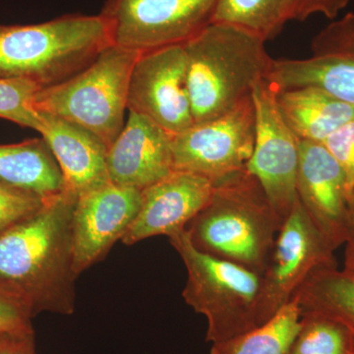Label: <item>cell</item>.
<instances>
[{
    "label": "cell",
    "instance_id": "cell-21",
    "mask_svg": "<svg viewBox=\"0 0 354 354\" xmlns=\"http://www.w3.org/2000/svg\"><path fill=\"white\" fill-rule=\"evenodd\" d=\"M300 312L292 299L269 322L245 333L215 342L209 354H288L299 328Z\"/></svg>",
    "mask_w": 354,
    "mask_h": 354
},
{
    "label": "cell",
    "instance_id": "cell-9",
    "mask_svg": "<svg viewBox=\"0 0 354 354\" xmlns=\"http://www.w3.org/2000/svg\"><path fill=\"white\" fill-rule=\"evenodd\" d=\"M255 133L251 97L232 111L172 136L174 171L193 172L214 183L241 171L252 157Z\"/></svg>",
    "mask_w": 354,
    "mask_h": 354
},
{
    "label": "cell",
    "instance_id": "cell-13",
    "mask_svg": "<svg viewBox=\"0 0 354 354\" xmlns=\"http://www.w3.org/2000/svg\"><path fill=\"white\" fill-rule=\"evenodd\" d=\"M267 80L279 90L320 88L354 104V12L321 30L312 39L309 57L274 59Z\"/></svg>",
    "mask_w": 354,
    "mask_h": 354
},
{
    "label": "cell",
    "instance_id": "cell-6",
    "mask_svg": "<svg viewBox=\"0 0 354 354\" xmlns=\"http://www.w3.org/2000/svg\"><path fill=\"white\" fill-rule=\"evenodd\" d=\"M169 239L187 271L184 300L207 318V342L227 341L260 327V274L201 252L185 230Z\"/></svg>",
    "mask_w": 354,
    "mask_h": 354
},
{
    "label": "cell",
    "instance_id": "cell-7",
    "mask_svg": "<svg viewBox=\"0 0 354 354\" xmlns=\"http://www.w3.org/2000/svg\"><path fill=\"white\" fill-rule=\"evenodd\" d=\"M218 0H106L111 44L144 53L179 46L212 24Z\"/></svg>",
    "mask_w": 354,
    "mask_h": 354
},
{
    "label": "cell",
    "instance_id": "cell-12",
    "mask_svg": "<svg viewBox=\"0 0 354 354\" xmlns=\"http://www.w3.org/2000/svg\"><path fill=\"white\" fill-rule=\"evenodd\" d=\"M298 201L333 251L353 234L346 172L321 142L301 140L297 176Z\"/></svg>",
    "mask_w": 354,
    "mask_h": 354
},
{
    "label": "cell",
    "instance_id": "cell-24",
    "mask_svg": "<svg viewBox=\"0 0 354 354\" xmlns=\"http://www.w3.org/2000/svg\"><path fill=\"white\" fill-rule=\"evenodd\" d=\"M41 88L27 79L0 78V118L36 130L38 114L32 111L31 102Z\"/></svg>",
    "mask_w": 354,
    "mask_h": 354
},
{
    "label": "cell",
    "instance_id": "cell-11",
    "mask_svg": "<svg viewBox=\"0 0 354 354\" xmlns=\"http://www.w3.org/2000/svg\"><path fill=\"white\" fill-rule=\"evenodd\" d=\"M127 109L171 136L194 124L183 44L140 53L130 75Z\"/></svg>",
    "mask_w": 354,
    "mask_h": 354
},
{
    "label": "cell",
    "instance_id": "cell-14",
    "mask_svg": "<svg viewBox=\"0 0 354 354\" xmlns=\"http://www.w3.org/2000/svg\"><path fill=\"white\" fill-rule=\"evenodd\" d=\"M141 191L109 183L78 195L72 216L77 276L101 261L122 239L138 214Z\"/></svg>",
    "mask_w": 354,
    "mask_h": 354
},
{
    "label": "cell",
    "instance_id": "cell-18",
    "mask_svg": "<svg viewBox=\"0 0 354 354\" xmlns=\"http://www.w3.org/2000/svg\"><path fill=\"white\" fill-rule=\"evenodd\" d=\"M277 102L300 141L324 143L354 118V104L311 86L279 90Z\"/></svg>",
    "mask_w": 354,
    "mask_h": 354
},
{
    "label": "cell",
    "instance_id": "cell-20",
    "mask_svg": "<svg viewBox=\"0 0 354 354\" xmlns=\"http://www.w3.org/2000/svg\"><path fill=\"white\" fill-rule=\"evenodd\" d=\"M292 299L301 313L317 312L335 317L354 328V274L337 267L317 270Z\"/></svg>",
    "mask_w": 354,
    "mask_h": 354
},
{
    "label": "cell",
    "instance_id": "cell-28",
    "mask_svg": "<svg viewBox=\"0 0 354 354\" xmlns=\"http://www.w3.org/2000/svg\"><path fill=\"white\" fill-rule=\"evenodd\" d=\"M351 0H290L288 21H304L311 16H325L335 20L339 14L351 3Z\"/></svg>",
    "mask_w": 354,
    "mask_h": 354
},
{
    "label": "cell",
    "instance_id": "cell-29",
    "mask_svg": "<svg viewBox=\"0 0 354 354\" xmlns=\"http://www.w3.org/2000/svg\"><path fill=\"white\" fill-rule=\"evenodd\" d=\"M0 354H37L35 332L0 333Z\"/></svg>",
    "mask_w": 354,
    "mask_h": 354
},
{
    "label": "cell",
    "instance_id": "cell-25",
    "mask_svg": "<svg viewBox=\"0 0 354 354\" xmlns=\"http://www.w3.org/2000/svg\"><path fill=\"white\" fill-rule=\"evenodd\" d=\"M44 200L32 193L0 183V234L32 215Z\"/></svg>",
    "mask_w": 354,
    "mask_h": 354
},
{
    "label": "cell",
    "instance_id": "cell-4",
    "mask_svg": "<svg viewBox=\"0 0 354 354\" xmlns=\"http://www.w3.org/2000/svg\"><path fill=\"white\" fill-rule=\"evenodd\" d=\"M111 44L100 14H67L31 25H0V78L48 88L87 67Z\"/></svg>",
    "mask_w": 354,
    "mask_h": 354
},
{
    "label": "cell",
    "instance_id": "cell-15",
    "mask_svg": "<svg viewBox=\"0 0 354 354\" xmlns=\"http://www.w3.org/2000/svg\"><path fill=\"white\" fill-rule=\"evenodd\" d=\"M213 180L189 171H174L142 190L138 214L121 241L127 245L183 232L213 194Z\"/></svg>",
    "mask_w": 354,
    "mask_h": 354
},
{
    "label": "cell",
    "instance_id": "cell-31",
    "mask_svg": "<svg viewBox=\"0 0 354 354\" xmlns=\"http://www.w3.org/2000/svg\"><path fill=\"white\" fill-rule=\"evenodd\" d=\"M349 211H351V225L354 232V185L349 195Z\"/></svg>",
    "mask_w": 354,
    "mask_h": 354
},
{
    "label": "cell",
    "instance_id": "cell-26",
    "mask_svg": "<svg viewBox=\"0 0 354 354\" xmlns=\"http://www.w3.org/2000/svg\"><path fill=\"white\" fill-rule=\"evenodd\" d=\"M31 307L15 291L0 285V333L34 332Z\"/></svg>",
    "mask_w": 354,
    "mask_h": 354
},
{
    "label": "cell",
    "instance_id": "cell-8",
    "mask_svg": "<svg viewBox=\"0 0 354 354\" xmlns=\"http://www.w3.org/2000/svg\"><path fill=\"white\" fill-rule=\"evenodd\" d=\"M337 267L334 251L314 227L299 201L277 235L261 274L260 325L269 322L314 272Z\"/></svg>",
    "mask_w": 354,
    "mask_h": 354
},
{
    "label": "cell",
    "instance_id": "cell-16",
    "mask_svg": "<svg viewBox=\"0 0 354 354\" xmlns=\"http://www.w3.org/2000/svg\"><path fill=\"white\" fill-rule=\"evenodd\" d=\"M171 135L141 114L129 111L124 127L109 147V180L144 190L174 171Z\"/></svg>",
    "mask_w": 354,
    "mask_h": 354
},
{
    "label": "cell",
    "instance_id": "cell-27",
    "mask_svg": "<svg viewBox=\"0 0 354 354\" xmlns=\"http://www.w3.org/2000/svg\"><path fill=\"white\" fill-rule=\"evenodd\" d=\"M346 172L349 195L354 185V118L324 142Z\"/></svg>",
    "mask_w": 354,
    "mask_h": 354
},
{
    "label": "cell",
    "instance_id": "cell-19",
    "mask_svg": "<svg viewBox=\"0 0 354 354\" xmlns=\"http://www.w3.org/2000/svg\"><path fill=\"white\" fill-rule=\"evenodd\" d=\"M0 183L32 193L41 199L65 189L62 169L43 138L0 145Z\"/></svg>",
    "mask_w": 354,
    "mask_h": 354
},
{
    "label": "cell",
    "instance_id": "cell-2",
    "mask_svg": "<svg viewBox=\"0 0 354 354\" xmlns=\"http://www.w3.org/2000/svg\"><path fill=\"white\" fill-rule=\"evenodd\" d=\"M214 183L208 203L185 228L191 243L262 274L283 221L247 167Z\"/></svg>",
    "mask_w": 354,
    "mask_h": 354
},
{
    "label": "cell",
    "instance_id": "cell-22",
    "mask_svg": "<svg viewBox=\"0 0 354 354\" xmlns=\"http://www.w3.org/2000/svg\"><path fill=\"white\" fill-rule=\"evenodd\" d=\"M290 0H218L212 23L232 26L267 43L288 22Z\"/></svg>",
    "mask_w": 354,
    "mask_h": 354
},
{
    "label": "cell",
    "instance_id": "cell-3",
    "mask_svg": "<svg viewBox=\"0 0 354 354\" xmlns=\"http://www.w3.org/2000/svg\"><path fill=\"white\" fill-rule=\"evenodd\" d=\"M265 44L237 28L212 23L183 44L194 124L218 118L252 97L274 62Z\"/></svg>",
    "mask_w": 354,
    "mask_h": 354
},
{
    "label": "cell",
    "instance_id": "cell-5",
    "mask_svg": "<svg viewBox=\"0 0 354 354\" xmlns=\"http://www.w3.org/2000/svg\"><path fill=\"white\" fill-rule=\"evenodd\" d=\"M139 55L109 44L71 78L39 90L32 111L78 125L109 149L124 127L130 75Z\"/></svg>",
    "mask_w": 354,
    "mask_h": 354
},
{
    "label": "cell",
    "instance_id": "cell-23",
    "mask_svg": "<svg viewBox=\"0 0 354 354\" xmlns=\"http://www.w3.org/2000/svg\"><path fill=\"white\" fill-rule=\"evenodd\" d=\"M288 354H354V328L325 314L301 313Z\"/></svg>",
    "mask_w": 354,
    "mask_h": 354
},
{
    "label": "cell",
    "instance_id": "cell-1",
    "mask_svg": "<svg viewBox=\"0 0 354 354\" xmlns=\"http://www.w3.org/2000/svg\"><path fill=\"white\" fill-rule=\"evenodd\" d=\"M77 197L65 187L0 234V285L24 298L34 316L75 310L72 216Z\"/></svg>",
    "mask_w": 354,
    "mask_h": 354
},
{
    "label": "cell",
    "instance_id": "cell-30",
    "mask_svg": "<svg viewBox=\"0 0 354 354\" xmlns=\"http://www.w3.org/2000/svg\"><path fill=\"white\" fill-rule=\"evenodd\" d=\"M344 271L354 274V232L346 243L344 250Z\"/></svg>",
    "mask_w": 354,
    "mask_h": 354
},
{
    "label": "cell",
    "instance_id": "cell-10",
    "mask_svg": "<svg viewBox=\"0 0 354 354\" xmlns=\"http://www.w3.org/2000/svg\"><path fill=\"white\" fill-rule=\"evenodd\" d=\"M278 92L279 88L267 79L254 88L255 144L247 169L258 179L283 223L297 201L300 140L279 111Z\"/></svg>",
    "mask_w": 354,
    "mask_h": 354
},
{
    "label": "cell",
    "instance_id": "cell-17",
    "mask_svg": "<svg viewBox=\"0 0 354 354\" xmlns=\"http://www.w3.org/2000/svg\"><path fill=\"white\" fill-rule=\"evenodd\" d=\"M36 131L50 147L62 174L65 187L77 195L111 183L108 147L84 128L50 114L38 113Z\"/></svg>",
    "mask_w": 354,
    "mask_h": 354
}]
</instances>
